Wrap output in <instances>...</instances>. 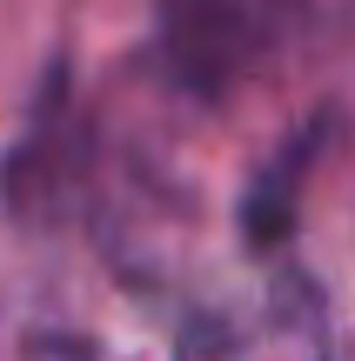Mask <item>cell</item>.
<instances>
[{
    "instance_id": "obj_2",
    "label": "cell",
    "mask_w": 355,
    "mask_h": 361,
    "mask_svg": "<svg viewBox=\"0 0 355 361\" xmlns=\"http://www.w3.org/2000/svg\"><path fill=\"white\" fill-rule=\"evenodd\" d=\"M295 0H161V61L174 87L222 94L282 40Z\"/></svg>"
},
{
    "instance_id": "obj_1",
    "label": "cell",
    "mask_w": 355,
    "mask_h": 361,
    "mask_svg": "<svg viewBox=\"0 0 355 361\" xmlns=\"http://www.w3.org/2000/svg\"><path fill=\"white\" fill-rule=\"evenodd\" d=\"M174 361H335L329 314L302 274H275L262 295L195 314L181 328Z\"/></svg>"
}]
</instances>
